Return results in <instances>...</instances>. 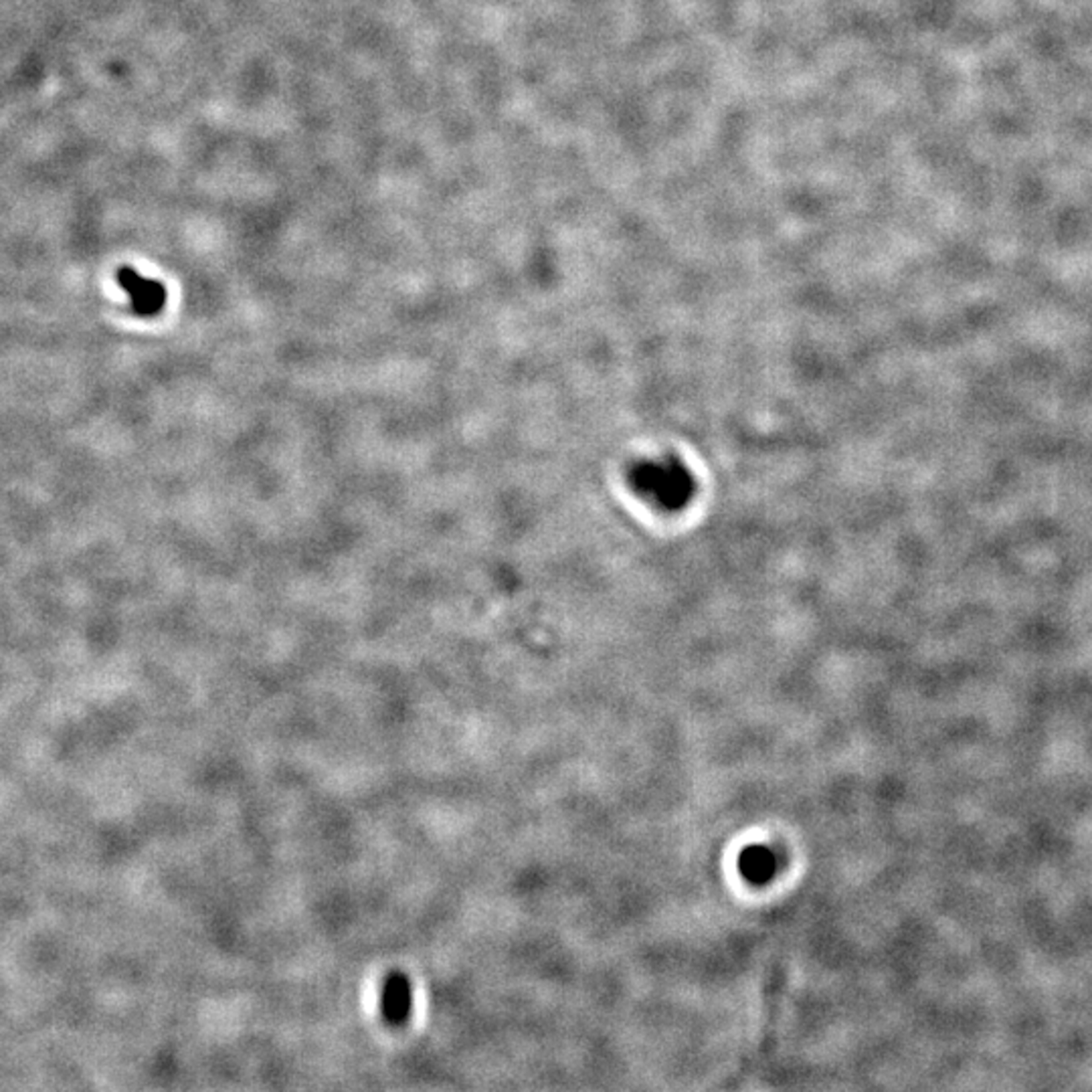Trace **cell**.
Segmentation results:
<instances>
[{
  "label": "cell",
  "instance_id": "6da1fadb",
  "mask_svg": "<svg viewBox=\"0 0 1092 1092\" xmlns=\"http://www.w3.org/2000/svg\"><path fill=\"white\" fill-rule=\"evenodd\" d=\"M628 479L637 496L663 512L684 510L696 494L692 472L674 456L640 459L631 465Z\"/></svg>",
  "mask_w": 1092,
  "mask_h": 1092
},
{
  "label": "cell",
  "instance_id": "7a4b0ae2",
  "mask_svg": "<svg viewBox=\"0 0 1092 1092\" xmlns=\"http://www.w3.org/2000/svg\"><path fill=\"white\" fill-rule=\"evenodd\" d=\"M117 284L122 289H126L131 310L142 318L156 316L167 304V289L160 281L144 278L142 273H138L136 269L128 266L120 267V272H117Z\"/></svg>",
  "mask_w": 1092,
  "mask_h": 1092
},
{
  "label": "cell",
  "instance_id": "3957f363",
  "mask_svg": "<svg viewBox=\"0 0 1092 1092\" xmlns=\"http://www.w3.org/2000/svg\"><path fill=\"white\" fill-rule=\"evenodd\" d=\"M413 1008L411 982L405 973H391L380 991V1011L393 1025L407 1022Z\"/></svg>",
  "mask_w": 1092,
  "mask_h": 1092
}]
</instances>
